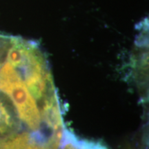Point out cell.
Returning <instances> with one entry per match:
<instances>
[{"instance_id":"1","label":"cell","mask_w":149,"mask_h":149,"mask_svg":"<svg viewBox=\"0 0 149 149\" xmlns=\"http://www.w3.org/2000/svg\"><path fill=\"white\" fill-rule=\"evenodd\" d=\"M0 91L8 95L19 118L35 131L40 129L41 115L36 101L15 68L8 61L0 69Z\"/></svg>"},{"instance_id":"2","label":"cell","mask_w":149,"mask_h":149,"mask_svg":"<svg viewBox=\"0 0 149 149\" xmlns=\"http://www.w3.org/2000/svg\"><path fill=\"white\" fill-rule=\"evenodd\" d=\"M58 149H109L101 141L79 138L64 128Z\"/></svg>"},{"instance_id":"3","label":"cell","mask_w":149,"mask_h":149,"mask_svg":"<svg viewBox=\"0 0 149 149\" xmlns=\"http://www.w3.org/2000/svg\"><path fill=\"white\" fill-rule=\"evenodd\" d=\"M15 126V122L12 113L0 98V137L10 133Z\"/></svg>"}]
</instances>
